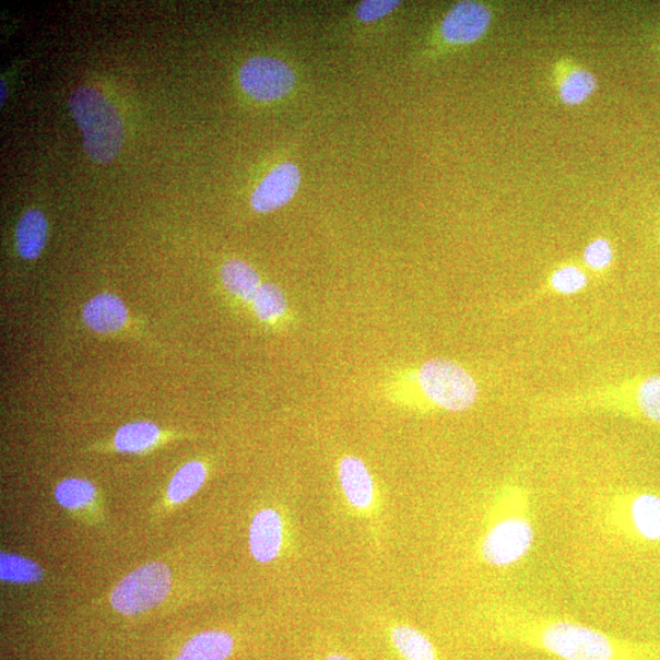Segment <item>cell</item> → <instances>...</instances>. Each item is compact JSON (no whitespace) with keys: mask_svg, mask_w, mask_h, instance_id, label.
Wrapping results in <instances>:
<instances>
[{"mask_svg":"<svg viewBox=\"0 0 660 660\" xmlns=\"http://www.w3.org/2000/svg\"><path fill=\"white\" fill-rule=\"evenodd\" d=\"M491 616L500 643L559 660H660V644L632 641L532 606L505 603Z\"/></svg>","mask_w":660,"mask_h":660,"instance_id":"6da1fadb","label":"cell"},{"mask_svg":"<svg viewBox=\"0 0 660 660\" xmlns=\"http://www.w3.org/2000/svg\"><path fill=\"white\" fill-rule=\"evenodd\" d=\"M538 530L530 490L519 481H507L494 495L486 529L480 542L484 564L509 569L528 558Z\"/></svg>","mask_w":660,"mask_h":660,"instance_id":"7a4b0ae2","label":"cell"},{"mask_svg":"<svg viewBox=\"0 0 660 660\" xmlns=\"http://www.w3.org/2000/svg\"><path fill=\"white\" fill-rule=\"evenodd\" d=\"M69 109L84 137L89 157L97 163L115 160L126 138L116 106L99 91L79 87L72 92Z\"/></svg>","mask_w":660,"mask_h":660,"instance_id":"3957f363","label":"cell"},{"mask_svg":"<svg viewBox=\"0 0 660 660\" xmlns=\"http://www.w3.org/2000/svg\"><path fill=\"white\" fill-rule=\"evenodd\" d=\"M606 532L635 546L660 549V494L625 490L611 495L602 508Z\"/></svg>","mask_w":660,"mask_h":660,"instance_id":"277c9868","label":"cell"},{"mask_svg":"<svg viewBox=\"0 0 660 660\" xmlns=\"http://www.w3.org/2000/svg\"><path fill=\"white\" fill-rule=\"evenodd\" d=\"M558 410H604L660 425V376H646L627 384L554 402Z\"/></svg>","mask_w":660,"mask_h":660,"instance_id":"5b68a950","label":"cell"},{"mask_svg":"<svg viewBox=\"0 0 660 660\" xmlns=\"http://www.w3.org/2000/svg\"><path fill=\"white\" fill-rule=\"evenodd\" d=\"M422 393L439 409L450 412L469 410L479 398V387L468 370L453 361L433 358L419 369Z\"/></svg>","mask_w":660,"mask_h":660,"instance_id":"8992f818","label":"cell"},{"mask_svg":"<svg viewBox=\"0 0 660 660\" xmlns=\"http://www.w3.org/2000/svg\"><path fill=\"white\" fill-rule=\"evenodd\" d=\"M170 571L162 563H149L129 574L113 590L110 603L123 615H138L162 603L170 591Z\"/></svg>","mask_w":660,"mask_h":660,"instance_id":"52a82bcc","label":"cell"},{"mask_svg":"<svg viewBox=\"0 0 660 660\" xmlns=\"http://www.w3.org/2000/svg\"><path fill=\"white\" fill-rule=\"evenodd\" d=\"M239 80L247 95L256 101L272 102L291 94L296 76L283 60L255 57L243 66Z\"/></svg>","mask_w":660,"mask_h":660,"instance_id":"ba28073f","label":"cell"},{"mask_svg":"<svg viewBox=\"0 0 660 660\" xmlns=\"http://www.w3.org/2000/svg\"><path fill=\"white\" fill-rule=\"evenodd\" d=\"M491 22L492 14L486 5L460 2L443 20L440 34L450 45H470L487 33Z\"/></svg>","mask_w":660,"mask_h":660,"instance_id":"9c48e42d","label":"cell"},{"mask_svg":"<svg viewBox=\"0 0 660 660\" xmlns=\"http://www.w3.org/2000/svg\"><path fill=\"white\" fill-rule=\"evenodd\" d=\"M302 185V173L291 162L282 163L267 175L251 196L256 212L270 213L292 201Z\"/></svg>","mask_w":660,"mask_h":660,"instance_id":"30bf717a","label":"cell"},{"mask_svg":"<svg viewBox=\"0 0 660 660\" xmlns=\"http://www.w3.org/2000/svg\"><path fill=\"white\" fill-rule=\"evenodd\" d=\"M82 321L94 332L113 334L128 323L129 313L126 304L115 294H98L82 307Z\"/></svg>","mask_w":660,"mask_h":660,"instance_id":"8fae6325","label":"cell"},{"mask_svg":"<svg viewBox=\"0 0 660 660\" xmlns=\"http://www.w3.org/2000/svg\"><path fill=\"white\" fill-rule=\"evenodd\" d=\"M283 543V522L273 509L255 515L250 528V551L260 563H270L280 554Z\"/></svg>","mask_w":660,"mask_h":660,"instance_id":"7c38bea8","label":"cell"},{"mask_svg":"<svg viewBox=\"0 0 660 660\" xmlns=\"http://www.w3.org/2000/svg\"><path fill=\"white\" fill-rule=\"evenodd\" d=\"M339 481L347 502L353 507L367 509L373 504L374 481L363 461L354 457H346L340 461Z\"/></svg>","mask_w":660,"mask_h":660,"instance_id":"4fadbf2b","label":"cell"},{"mask_svg":"<svg viewBox=\"0 0 660 660\" xmlns=\"http://www.w3.org/2000/svg\"><path fill=\"white\" fill-rule=\"evenodd\" d=\"M48 235V223L43 212L30 210L16 226V250L23 259L33 261L43 254Z\"/></svg>","mask_w":660,"mask_h":660,"instance_id":"5bb4252c","label":"cell"},{"mask_svg":"<svg viewBox=\"0 0 660 660\" xmlns=\"http://www.w3.org/2000/svg\"><path fill=\"white\" fill-rule=\"evenodd\" d=\"M234 639L223 632H205L184 645L174 660H225L233 653Z\"/></svg>","mask_w":660,"mask_h":660,"instance_id":"9a60e30c","label":"cell"},{"mask_svg":"<svg viewBox=\"0 0 660 660\" xmlns=\"http://www.w3.org/2000/svg\"><path fill=\"white\" fill-rule=\"evenodd\" d=\"M221 276L226 291L246 303H252L261 284L255 268L240 260H231L222 267Z\"/></svg>","mask_w":660,"mask_h":660,"instance_id":"2e32d148","label":"cell"},{"mask_svg":"<svg viewBox=\"0 0 660 660\" xmlns=\"http://www.w3.org/2000/svg\"><path fill=\"white\" fill-rule=\"evenodd\" d=\"M161 435V429L152 422H131L117 431L115 448L121 452L140 453L156 446Z\"/></svg>","mask_w":660,"mask_h":660,"instance_id":"e0dca14e","label":"cell"},{"mask_svg":"<svg viewBox=\"0 0 660 660\" xmlns=\"http://www.w3.org/2000/svg\"><path fill=\"white\" fill-rule=\"evenodd\" d=\"M391 639L400 655L406 660H437L435 647L424 634L414 627H394L391 632Z\"/></svg>","mask_w":660,"mask_h":660,"instance_id":"ac0fdd59","label":"cell"},{"mask_svg":"<svg viewBox=\"0 0 660 660\" xmlns=\"http://www.w3.org/2000/svg\"><path fill=\"white\" fill-rule=\"evenodd\" d=\"M205 476H208V470L201 461L185 463L169 483L168 499L174 504L188 500L202 487Z\"/></svg>","mask_w":660,"mask_h":660,"instance_id":"d6986e66","label":"cell"},{"mask_svg":"<svg viewBox=\"0 0 660 660\" xmlns=\"http://www.w3.org/2000/svg\"><path fill=\"white\" fill-rule=\"evenodd\" d=\"M255 314L262 322L272 323L282 318L287 308L286 298L281 287L274 284H262L252 300Z\"/></svg>","mask_w":660,"mask_h":660,"instance_id":"ffe728a7","label":"cell"},{"mask_svg":"<svg viewBox=\"0 0 660 660\" xmlns=\"http://www.w3.org/2000/svg\"><path fill=\"white\" fill-rule=\"evenodd\" d=\"M56 499L67 509L87 507L96 498V487L86 480L67 479L56 488Z\"/></svg>","mask_w":660,"mask_h":660,"instance_id":"44dd1931","label":"cell"},{"mask_svg":"<svg viewBox=\"0 0 660 660\" xmlns=\"http://www.w3.org/2000/svg\"><path fill=\"white\" fill-rule=\"evenodd\" d=\"M0 577L3 581L33 584L44 577L40 567L23 556L2 553L0 556Z\"/></svg>","mask_w":660,"mask_h":660,"instance_id":"7402d4cb","label":"cell"},{"mask_svg":"<svg viewBox=\"0 0 660 660\" xmlns=\"http://www.w3.org/2000/svg\"><path fill=\"white\" fill-rule=\"evenodd\" d=\"M596 89L597 81L591 72L577 69L571 71L562 82L559 96L565 105L577 106L592 96Z\"/></svg>","mask_w":660,"mask_h":660,"instance_id":"603a6c76","label":"cell"},{"mask_svg":"<svg viewBox=\"0 0 660 660\" xmlns=\"http://www.w3.org/2000/svg\"><path fill=\"white\" fill-rule=\"evenodd\" d=\"M589 284V278L576 266H564L554 271L550 280V291L559 295L580 293Z\"/></svg>","mask_w":660,"mask_h":660,"instance_id":"cb8c5ba5","label":"cell"},{"mask_svg":"<svg viewBox=\"0 0 660 660\" xmlns=\"http://www.w3.org/2000/svg\"><path fill=\"white\" fill-rule=\"evenodd\" d=\"M613 259V247L606 239H597L586 246L584 260L593 271L606 270Z\"/></svg>","mask_w":660,"mask_h":660,"instance_id":"d4e9b609","label":"cell"},{"mask_svg":"<svg viewBox=\"0 0 660 660\" xmlns=\"http://www.w3.org/2000/svg\"><path fill=\"white\" fill-rule=\"evenodd\" d=\"M400 5L397 0H367L357 7V17L363 23H374L393 13Z\"/></svg>","mask_w":660,"mask_h":660,"instance_id":"484cf974","label":"cell"},{"mask_svg":"<svg viewBox=\"0 0 660 660\" xmlns=\"http://www.w3.org/2000/svg\"><path fill=\"white\" fill-rule=\"evenodd\" d=\"M326 660H352L342 655L329 656Z\"/></svg>","mask_w":660,"mask_h":660,"instance_id":"4316f807","label":"cell"},{"mask_svg":"<svg viewBox=\"0 0 660 660\" xmlns=\"http://www.w3.org/2000/svg\"><path fill=\"white\" fill-rule=\"evenodd\" d=\"M0 87H2V99H0V101H2V105H3V103H4L5 98H7V87H5V82L4 81H2V85H0Z\"/></svg>","mask_w":660,"mask_h":660,"instance_id":"83f0119b","label":"cell"}]
</instances>
